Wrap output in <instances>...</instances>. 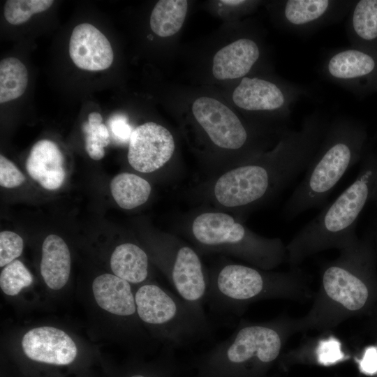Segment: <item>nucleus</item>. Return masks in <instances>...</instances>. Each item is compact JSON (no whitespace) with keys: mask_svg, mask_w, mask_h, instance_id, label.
Wrapping results in <instances>:
<instances>
[{"mask_svg":"<svg viewBox=\"0 0 377 377\" xmlns=\"http://www.w3.org/2000/svg\"><path fill=\"white\" fill-rule=\"evenodd\" d=\"M128 377H149V376L144 374L143 373H135V374L128 376Z\"/></svg>","mask_w":377,"mask_h":377,"instance_id":"obj_37","label":"nucleus"},{"mask_svg":"<svg viewBox=\"0 0 377 377\" xmlns=\"http://www.w3.org/2000/svg\"><path fill=\"white\" fill-rule=\"evenodd\" d=\"M375 66L374 59L368 54L349 49L333 55L327 64V71L336 79L348 80L371 73Z\"/></svg>","mask_w":377,"mask_h":377,"instance_id":"obj_21","label":"nucleus"},{"mask_svg":"<svg viewBox=\"0 0 377 377\" xmlns=\"http://www.w3.org/2000/svg\"><path fill=\"white\" fill-rule=\"evenodd\" d=\"M139 320L170 348L191 346L208 337L212 325L179 296L154 283L135 292Z\"/></svg>","mask_w":377,"mask_h":377,"instance_id":"obj_7","label":"nucleus"},{"mask_svg":"<svg viewBox=\"0 0 377 377\" xmlns=\"http://www.w3.org/2000/svg\"><path fill=\"white\" fill-rule=\"evenodd\" d=\"M193 114L218 147L237 150L248 141L249 133L238 117L227 106L210 97H200L192 105Z\"/></svg>","mask_w":377,"mask_h":377,"instance_id":"obj_10","label":"nucleus"},{"mask_svg":"<svg viewBox=\"0 0 377 377\" xmlns=\"http://www.w3.org/2000/svg\"><path fill=\"white\" fill-rule=\"evenodd\" d=\"M82 131L85 134V149L88 155L96 161L103 158L104 147L110 143V133L108 127L102 124L101 114L90 113L87 122L82 125Z\"/></svg>","mask_w":377,"mask_h":377,"instance_id":"obj_25","label":"nucleus"},{"mask_svg":"<svg viewBox=\"0 0 377 377\" xmlns=\"http://www.w3.org/2000/svg\"><path fill=\"white\" fill-rule=\"evenodd\" d=\"M71 265V254L66 243L58 235H48L42 245L40 265L46 286L52 290L64 287L69 279Z\"/></svg>","mask_w":377,"mask_h":377,"instance_id":"obj_18","label":"nucleus"},{"mask_svg":"<svg viewBox=\"0 0 377 377\" xmlns=\"http://www.w3.org/2000/svg\"><path fill=\"white\" fill-rule=\"evenodd\" d=\"M372 235L375 251L377 254V217L374 221V227L370 230Z\"/></svg>","mask_w":377,"mask_h":377,"instance_id":"obj_35","label":"nucleus"},{"mask_svg":"<svg viewBox=\"0 0 377 377\" xmlns=\"http://www.w3.org/2000/svg\"><path fill=\"white\" fill-rule=\"evenodd\" d=\"M108 125L114 138L117 142H129L133 130L132 131L126 117L121 114L114 115L109 119Z\"/></svg>","mask_w":377,"mask_h":377,"instance_id":"obj_32","label":"nucleus"},{"mask_svg":"<svg viewBox=\"0 0 377 377\" xmlns=\"http://www.w3.org/2000/svg\"><path fill=\"white\" fill-rule=\"evenodd\" d=\"M32 282L31 272L19 260L10 263L1 272L0 287L7 295H17L24 288L31 285Z\"/></svg>","mask_w":377,"mask_h":377,"instance_id":"obj_27","label":"nucleus"},{"mask_svg":"<svg viewBox=\"0 0 377 377\" xmlns=\"http://www.w3.org/2000/svg\"><path fill=\"white\" fill-rule=\"evenodd\" d=\"M28 73L23 63L17 58L8 57L0 62V103H3L21 96L27 88Z\"/></svg>","mask_w":377,"mask_h":377,"instance_id":"obj_23","label":"nucleus"},{"mask_svg":"<svg viewBox=\"0 0 377 377\" xmlns=\"http://www.w3.org/2000/svg\"><path fill=\"white\" fill-rule=\"evenodd\" d=\"M69 54L76 66L90 71L109 68L114 58L109 40L98 29L88 23L78 24L73 29L69 42Z\"/></svg>","mask_w":377,"mask_h":377,"instance_id":"obj_13","label":"nucleus"},{"mask_svg":"<svg viewBox=\"0 0 377 377\" xmlns=\"http://www.w3.org/2000/svg\"><path fill=\"white\" fill-rule=\"evenodd\" d=\"M92 292L102 309L126 320L138 318L135 293L131 283L124 279L112 274H101L92 282Z\"/></svg>","mask_w":377,"mask_h":377,"instance_id":"obj_14","label":"nucleus"},{"mask_svg":"<svg viewBox=\"0 0 377 377\" xmlns=\"http://www.w3.org/2000/svg\"><path fill=\"white\" fill-rule=\"evenodd\" d=\"M52 0H8L3 8L6 20L17 25L28 21L38 13L47 10L53 3Z\"/></svg>","mask_w":377,"mask_h":377,"instance_id":"obj_28","label":"nucleus"},{"mask_svg":"<svg viewBox=\"0 0 377 377\" xmlns=\"http://www.w3.org/2000/svg\"><path fill=\"white\" fill-rule=\"evenodd\" d=\"M313 295L309 276L299 267L272 272L228 263L208 277L205 302L214 311L239 316L256 302L272 299L302 302Z\"/></svg>","mask_w":377,"mask_h":377,"instance_id":"obj_4","label":"nucleus"},{"mask_svg":"<svg viewBox=\"0 0 377 377\" xmlns=\"http://www.w3.org/2000/svg\"><path fill=\"white\" fill-rule=\"evenodd\" d=\"M237 106L248 111H274L283 108L286 96L279 86L258 77H244L232 93Z\"/></svg>","mask_w":377,"mask_h":377,"instance_id":"obj_17","label":"nucleus"},{"mask_svg":"<svg viewBox=\"0 0 377 377\" xmlns=\"http://www.w3.org/2000/svg\"><path fill=\"white\" fill-rule=\"evenodd\" d=\"M110 188L117 204L125 209H134L145 203L151 191V185L146 179L129 172L114 176Z\"/></svg>","mask_w":377,"mask_h":377,"instance_id":"obj_20","label":"nucleus"},{"mask_svg":"<svg viewBox=\"0 0 377 377\" xmlns=\"http://www.w3.org/2000/svg\"><path fill=\"white\" fill-rule=\"evenodd\" d=\"M355 34L371 40L377 38V0H362L357 3L352 17Z\"/></svg>","mask_w":377,"mask_h":377,"instance_id":"obj_26","label":"nucleus"},{"mask_svg":"<svg viewBox=\"0 0 377 377\" xmlns=\"http://www.w3.org/2000/svg\"><path fill=\"white\" fill-rule=\"evenodd\" d=\"M23 353L29 360L46 365L66 367L77 357V347L64 330L41 326L27 331L22 337Z\"/></svg>","mask_w":377,"mask_h":377,"instance_id":"obj_12","label":"nucleus"},{"mask_svg":"<svg viewBox=\"0 0 377 377\" xmlns=\"http://www.w3.org/2000/svg\"><path fill=\"white\" fill-rule=\"evenodd\" d=\"M24 242L17 233L5 230L0 232V267H5L22 253Z\"/></svg>","mask_w":377,"mask_h":377,"instance_id":"obj_29","label":"nucleus"},{"mask_svg":"<svg viewBox=\"0 0 377 377\" xmlns=\"http://www.w3.org/2000/svg\"><path fill=\"white\" fill-rule=\"evenodd\" d=\"M324 133L320 122L309 119L300 131L285 134L268 156L225 172L214 187L217 202L228 208H245L279 193L306 170Z\"/></svg>","mask_w":377,"mask_h":377,"instance_id":"obj_2","label":"nucleus"},{"mask_svg":"<svg viewBox=\"0 0 377 377\" xmlns=\"http://www.w3.org/2000/svg\"><path fill=\"white\" fill-rule=\"evenodd\" d=\"M360 368L362 373L367 375H374L377 373V348L369 347L366 349L364 356L360 361Z\"/></svg>","mask_w":377,"mask_h":377,"instance_id":"obj_33","label":"nucleus"},{"mask_svg":"<svg viewBox=\"0 0 377 377\" xmlns=\"http://www.w3.org/2000/svg\"><path fill=\"white\" fill-rule=\"evenodd\" d=\"M364 140L363 131L346 121H338L327 128L302 180L284 206L287 220L325 204L346 172L360 158Z\"/></svg>","mask_w":377,"mask_h":377,"instance_id":"obj_5","label":"nucleus"},{"mask_svg":"<svg viewBox=\"0 0 377 377\" xmlns=\"http://www.w3.org/2000/svg\"><path fill=\"white\" fill-rule=\"evenodd\" d=\"M64 156L57 144L43 139L36 142L26 161L29 176L43 188L53 191L63 184L66 171Z\"/></svg>","mask_w":377,"mask_h":377,"instance_id":"obj_15","label":"nucleus"},{"mask_svg":"<svg viewBox=\"0 0 377 377\" xmlns=\"http://www.w3.org/2000/svg\"><path fill=\"white\" fill-rule=\"evenodd\" d=\"M367 318L365 330L369 336L375 339L377 341V303Z\"/></svg>","mask_w":377,"mask_h":377,"instance_id":"obj_34","label":"nucleus"},{"mask_svg":"<svg viewBox=\"0 0 377 377\" xmlns=\"http://www.w3.org/2000/svg\"><path fill=\"white\" fill-rule=\"evenodd\" d=\"M221 2L224 4L230 5V6H237L242 4L245 2V1L242 0H222Z\"/></svg>","mask_w":377,"mask_h":377,"instance_id":"obj_36","label":"nucleus"},{"mask_svg":"<svg viewBox=\"0 0 377 377\" xmlns=\"http://www.w3.org/2000/svg\"><path fill=\"white\" fill-rule=\"evenodd\" d=\"M317 360L323 365H330L343 357L341 343L335 338L330 337L320 340L316 348Z\"/></svg>","mask_w":377,"mask_h":377,"instance_id":"obj_30","label":"nucleus"},{"mask_svg":"<svg viewBox=\"0 0 377 377\" xmlns=\"http://www.w3.org/2000/svg\"><path fill=\"white\" fill-rule=\"evenodd\" d=\"M330 6L327 0H290L286 3L284 15L290 24L304 25L323 16Z\"/></svg>","mask_w":377,"mask_h":377,"instance_id":"obj_24","label":"nucleus"},{"mask_svg":"<svg viewBox=\"0 0 377 377\" xmlns=\"http://www.w3.org/2000/svg\"><path fill=\"white\" fill-rule=\"evenodd\" d=\"M110 265L113 274L131 284L142 283L149 276L147 254L133 243L126 242L116 246Z\"/></svg>","mask_w":377,"mask_h":377,"instance_id":"obj_19","label":"nucleus"},{"mask_svg":"<svg viewBox=\"0 0 377 377\" xmlns=\"http://www.w3.org/2000/svg\"><path fill=\"white\" fill-rule=\"evenodd\" d=\"M320 269V284L297 332H328L355 317H367L377 303V254L371 230L357 237Z\"/></svg>","mask_w":377,"mask_h":377,"instance_id":"obj_1","label":"nucleus"},{"mask_svg":"<svg viewBox=\"0 0 377 377\" xmlns=\"http://www.w3.org/2000/svg\"><path fill=\"white\" fill-rule=\"evenodd\" d=\"M371 201L375 202L376 205H377V186L376 188L375 192L372 196Z\"/></svg>","mask_w":377,"mask_h":377,"instance_id":"obj_38","label":"nucleus"},{"mask_svg":"<svg viewBox=\"0 0 377 377\" xmlns=\"http://www.w3.org/2000/svg\"><path fill=\"white\" fill-rule=\"evenodd\" d=\"M26 178L17 167L2 154L0 155V185L12 188L22 185Z\"/></svg>","mask_w":377,"mask_h":377,"instance_id":"obj_31","label":"nucleus"},{"mask_svg":"<svg viewBox=\"0 0 377 377\" xmlns=\"http://www.w3.org/2000/svg\"><path fill=\"white\" fill-rule=\"evenodd\" d=\"M191 232L202 249L239 257L256 267L270 270L287 260L279 238L260 237L223 212H204L195 218Z\"/></svg>","mask_w":377,"mask_h":377,"instance_id":"obj_6","label":"nucleus"},{"mask_svg":"<svg viewBox=\"0 0 377 377\" xmlns=\"http://www.w3.org/2000/svg\"><path fill=\"white\" fill-rule=\"evenodd\" d=\"M175 148L173 136L166 128L155 122H146L132 132L128 161L138 172H152L171 158Z\"/></svg>","mask_w":377,"mask_h":377,"instance_id":"obj_11","label":"nucleus"},{"mask_svg":"<svg viewBox=\"0 0 377 377\" xmlns=\"http://www.w3.org/2000/svg\"><path fill=\"white\" fill-rule=\"evenodd\" d=\"M188 9L186 0H161L154 7L150 16V27L157 36L168 37L182 27Z\"/></svg>","mask_w":377,"mask_h":377,"instance_id":"obj_22","label":"nucleus"},{"mask_svg":"<svg viewBox=\"0 0 377 377\" xmlns=\"http://www.w3.org/2000/svg\"><path fill=\"white\" fill-rule=\"evenodd\" d=\"M259 56L260 50L255 41L248 38L237 40L215 54L213 58V75L218 80L244 77Z\"/></svg>","mask_w":377,"mask_h":377,"instance_id":"obj_16","label":"nucleus"},{"mask_svg":"<svg viewBox=\"0 0 377 377\" xmlns=\"http://www.w3.org/2000/svg\"><path fill=\"white\" fill-rule=\"evenodd\" d=\"M161 265L178 296L198 315L207 318L204 304L208 277L197 252L188 245L170 239L162 248Z\"/></svg>","mask_w":377,"mask_h":377,"instance_id":"obj_9","label":"nucleus"},{"mask_svg":"<svg viewBox=\"0 0 377 377\" xmlns=\"http://www.w3.org/2000/svg\"><path fill=\"white\" fill-rule=\"evenodd\" d=\"M296 319L280 316L259 323L242 320L227 339L207 353L209 363L240 367L264 365L276 360L288 338L297 333Z\"/></svg>","mask_w":377,"mask_h":377,"instance_id":"obj_8","label":"nucleus"},{"mask_svg":"<svg viewBox=\"0 0 377 377\" xmlns=\"http://www.w3.org/2000/svg\"><path fill=\"white\" fill-rule=\"evenodd\" d=\"M377 186V156L368 155L355 181L330 205L307 223L286 245L290 268L319 252L345 248L357 235L355 228Z\"/></svg>","mask_w":377,"mask_h":377,"instance_id":"obj_3","label":"nucleus"}]
</instances>
